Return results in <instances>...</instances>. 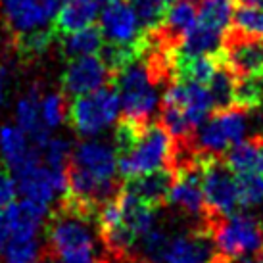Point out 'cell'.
<instances>
[{
    "mask_svg": "<svg viewBox=\"0 0 263 263\" xmlns=\"http://www.w3.org/2000/svg\"><path fill=\"white\" fill-rule=\"evenodd\" d=\"M62 56L66 60L81 58V56H92L100 54L104 48V35L100 27L88 25L85 29L66 33L60 39Z\"/></svg>",
    "mask_w": 263,
    "mask_h": 263,
    "instance_id": "603a6c76",
    "label": "cell"
},
{
    "mask_svg": "<svg viewBox=\"0 0 263 263\" xmlns=\"http://www.w3.org/2000/svg\"><path fill=\"white\" fill-rule=\"evenodd\" d=\"M234 2L236 0H200L198 23L225 33L234 20Z\"/></svg>",
    "mask_w": 263,
    "mask_h": 263,
    "instance_id": "cb8c5ba5",
    "label": "cell"
},
{
    "mask_svg": "<svg viewBox=\"0 0 263 263\" xmlns=\"http://www.w3.org/2000/svg\"><path fill=\"white\" fill-rule=\"evenodd\" d=\"M240 2V6H259L263 8V0H236Z\"/></svg>",
    "mask_w": 263,
    "mask_h": 263,
    "instance_id": "d590c367",
    "label": "cell"
},
{
    "mask_svg": "<svg viewBox=\"0 0 263 263\" xmlns=\"http://www.w3.org/2000/svg\"><path fill=\"white\" fill-rule=\"evenodd\" d=\"M37 263H43V261H37Z\"/></svg>",
    "mask_w": 263,
    "mask_h": 263,
    "instance_id": "f35d334b",
    "label": "cell"
},
{
    "mask_svg": "<svg viewBox=\"0 0 263 263\" xmlns=\"http://www.w3.org/2000/svg\"><path fill=\"white\" fill-rule=\"evenodd\" d=\"M217 254L227 259L256 254L263 248V225L248 213H231L208 223Z\"/></svg>",
    "mask_w": 263,
    "mask_h": 263,
    "instance_id": "8992f818",
    "label": "cell"
},
{
    "mask_svg": "<svg viewBox=\"0 0 263 263\" xmlns=\"http://www.w3.org/2000/svg\"><path fill=\"white\" fill-rule=\"evenodd\" d=\"M127 2L131 4L135 14L139 15L144 31L158 29L169 8V0H127Z\"/></svg>",
    "mask_w": 263,
    "mask_h": 263,
    "instance_id": "484cf974",
    "label": "cell"
},
{
    "mask_svg": "<svg viewBox=\"0 0 263 263\" xmlns=\"http://www.w3.org/2000/svg\"><path fill=\"white\" fill-rule=\"evenodd\" d=\"M104 4L100 0H69L66 6L54 17V33L66 35L71 31L85 29L88 25H95L100 17Z\"/></svg>",
    "mask_w": 263,
    "mask_h": 263,
    "instance_id": "d6986e66",
    "label": "cell"
},
{
    "mask_svg": "<svg viewBox=\"0 0 263 263\" xmlns=\"http://www.w3.org/2000/svg\"><path fill=\"white\" fill-rule=\"evenodd\" d=\"M140 20L127 0H114L100 12V31L111 46H140L146 31H140Z\"/></svg>",
    "mask_w": 263,
    "mask_h": 263,
    "instance_id": "30bf717a",
    "label": "cell"
},
{
    "mask_svg": "<svg viewBox=\"0 0 263 263\" xmlns=\"http://www.w3.org/2000/svg\"><path fill=\"white\" fill-rule=\"evenodd\" d=\"M111 81L116 83L125 117L135 121H152L154 111L161 104L160 81L150 71L146 60L137 58L114 71Z\"/></svg>",
    "mask_w": 263,
    "mask_h": 263,
    "instance_id": "277c9868",
    "label": "cell"
},
{
    "mask_svg": "<svg viewBox=\"0 0 263 263\" xmlns=\"http://www.w3.org/2000/svg\"><path fill=\"white\" fill-rule=\"evenodd\" d=\"M6 240H8L6 233H4V229L0 227V256H2V248H4V244H6Z\"/></svg>",
    "mask_w": 263,
    "mask_h": 263,
    "instance_id": "8d00e7d4",
    "label": "cell"
},
{
    "mask_svg": "<svg viewBox=\"0 0 263 263\" xmlns=\"http://www.w3.org/2000/svg\"><path fill=\"white\" fill-rule=\"evenodd\" d=\"M12 43V35H10V31L6 29V25H4V20H2V15H0V52L8 48Z\"/></svg>",
    "mask_w": 263,
    "mask_h": 263,
    "instance_id": "836d02e7",
    "label": "cell"
},
{
    "mask_svg": "<svg viewBox=\"0 0 263 263\" xmlns=\"http://www.w3.org/2000/svg\"><path fill=\"white\" fill-rule=\"evenodd\" d=\"M161 104L179 108L194 129H198L215 111L210 87L196 81H173L165 88Z\"/></svg>",
    "mask_w": 263,
    "mask_h": 263,
    "instance_id": "8fae6325",
    "label": "cell"
},
{
    "mask_svg": "<svg viewBox=\"0 0 263 263\" xmlns=\"http://www.w3.org/2000/svg\"><path fill=\"white\" fill-rule=\"evenodd\" d=\"M198 160L202 165V186L205 196V210H208V221L225 217L234 213L238 204V190H236V173L229 167L223 156H212V154H200Z\"/></svg>",
    "mask_w": 263,
    "mask_h": 263,
    "instance_id": "52a82bcc",
    "label": "cell"
},
{
    "mask_svg": "<svg viewBox=\"0 0 263 263\" xmlns=\"http://www.w3.org/2000/svg\"><path fill=\"white\" fill-rule=\"evenodd\" d=\"M8 83H10V75H8V67L4 62H0V106H4L8 96Z\"/></svg>",
    "mask_w": 263,
    "mask_h": 263,
    "instance_id": "1f68e13d",
    "label": "cell"
},
{
    "mask_svg": "<svg viewBox=\"0 0 263 263\" xmlns=\"http://www.w3.org/2000/svg\"><path fill=\"white\" fill-rule=\"evenodd\" d=\"M223 60L236 77L263 75V39L233 29L223 39Z\"/></svg>",
    "mask_w": 263,
    "mask_h": 263,
    "instance_id": "4fadbf2b",
    "label": "cell"
},
{
    "mask_svg": "<svg viewBox=\"0 0 263 263\" xmlns=\"http://www.w3.org/2000/svg\"><path fill=\"white\" fill-rule=\"evenodd\" d=\"M15 181L22 198L48 208L58 196H66L67 169H52L46 163L39 161L15 173Z\"/></svg>",
    "mask_w": 263,
    "mask_h": 263,
    "instance_id": "9c48e42d",
    "label": "cell"
},
{
    "mask_svg": "<svg viewBox=\"0 0 263 263\" xmlns=\"http://www.w3.org/2000/svg\"><path fill=\"white\" fill-rule=\"evenodd\" d=\"M0 158L2 163L15 175L43 161V152L31 142L22 127L15 123H4L0 127Z\"/></svg>",
    "mask_w": 263,
    "mask_h": 263,
    "instance_id": "e0dca14e",
    "label": "cell"
},
{
    "mask_svg": "<svg viewBox=\"0 0 263 263\" xmlns=\"http://www.w3.org/2000/svg\"><path fill=\"white\" fill-rule=\"evenodd\" d=\"M246 127H248V117L246 110L240 106L233 104L215 110L194 133L192 148L200 154L221 156L244 139Z\"/></svg>",
    "mask_w": 263,
    "mask_h": 263,
    "instance_id": "ba28073f",
    "label": "cell"
},
{
    "mask_svg": "<svg viewBox=\"0 0 263 263\" xmlns=\"http://www.w3.org/2000/svg\"><path fill=\"white\" fill-rule=\"evenodd\" d=\"M0 15L12 35V43L17 37L48 29L52 22L43 0H0Z\"/></svg>",
    "mask_w": 263,
    "mask_h": 263,
    "instance_id": "5bb4252c",
    "label": "cell"
},
{
    "mask_svg": "<svg viewBox=\"0 0 263 263\" xmlns=\"http://www.w3.org/2000/svg\"><path fill=\"white\" fill-rule=\"evenodd\" d=\"M210 263H233V261H231V259H227V257H223V256H219V254H217V256L213 257V259H212V261H210Z\"/></svg>",
    "mask_w": 263,
    "mask_h": 263,
    "instance_id": "74e56055",
    "label": "cell"
},
{
    "mask_svg": "<svg viewBox=\"0 0 263 263\" xmlns=\"http://www.w3.org/2000/svg\"><path fill=\"white\" fill-rule=\"evenodd\" d=\"M41 116H43L44 125L50 131L58 129L67 116L66 95H62V92H43L41 95Z\"/></svg>",
    "mask_w": 263,
    "mask_h": 263,
    "instance_id": "4316f807",
    "label": "cell"
},
{
    "mask_svg": "<svg viewBox=\"0 0 263 263\" xmlns=\"http://www.w3.org/2000/svg\"><path fill=\"white\" fill-rule=\"evenodd\" d=\"M48 217V208L22 198L0 210V227L8 238H33Z\"/></svg>",
    "mask_w": 263,
    "mask_h": 263,
    "instance_id": "2e32d148",
    "label": "cell"
},
{
    "mask_svg": "<svg viewBox=\"0 0 263 263\" xmlns=\"http://www.w3.org/2000/svg\"><path fill=\"white\" fill-rule=\"evenodd\" d=\"M173 179H175V167H161L150 171L146 175L135 177L131 181H127L125 189L131 190L133 194H137L140 200L158 208L163 202H167Z\"/></svg>",
    "mask_w": 263,
    "mask_h": 263,
    "instance_id": "ffe728a7",
    "label": "cell"
},
{
    "mask_svg": "<svg viewBox=\"0 0 263 263\" xmlns=\"http://www.w3.org/2000/svg\"><path fill=\"white\" fill-rule=\"evenodd\" d=\"M17 194H20V190H17L15 175L4 163H0V210L15 202Z\"/></svg>",
    "mask_w": 263,
    "mask_h": 263,
    "instance_id": "4dcf8cb0",
    "label": "cell"
},
{
    "mask_svg": "<svg viewBox=\"0 0 263 263\" xmlns=\"http://www.w3.org/2000/svg\"><path fill=\"white\" fill-rule=\"evenodd\" d=\"M114 71L104 62L100 54L81 56L69 60L67 67L62 73V90L67 96H81L98 90L111 81Z\"/></svg>",
    "mask_w": 263,
    "mask_h": 263,
    "instance_id": "7c38bea8",
    "label": "cell"
},
{
    "mask_svg": "<svg viewBox=\"0 0 263 263\" xmlns=\"http://www.w3.org/2000/svg\"><path fill=\"white\" fill-rule=\"evenodd\" d=\"M41 88L35 85L15 104V125L27 133L31 142L43 152L46 142L50 140V129L44 125L41 116Z\"/></svg>",
    "mask_w": 263,
    "mask_h": 263,
    "instance_id": "ac0fdd59",
    "label": "cell"
},
{
    "mask_svg": "<svg viewBox=\"0 0 263 263\" xmlns=\"http://www.w3.org/2000/svg\"><path fill=\"white\" fill-rule=\"evenodd\" d=\"M236 190L240 208H254L263 202V175L242 173L236 175Z\"/></svg>",
    "mask_w": 263,
    "mask_h": 263,
    "instance_id": "83f0119b",
    "label": "cell"
},
{
    "mask_svg": "<svg viewBox=\"0 0 263 263\" xmlns=\"http://www.w3.org/2000/svg\"><path fill=\"white\" fill-rule=\"evenodd\" d=\"M92 219L96 215L62 200L56 213L50 217L46 227V246L52 259L95 254L96 240L92 233Z\"/></svg>",
    "mask_w": 263,
    "mask_h": 263,
    "instance_id": "3957f363",
    "label": "cell"
},
{
    "mask_svg": "<svg viewBox=\"0 0 263 263\" xmlns=\"http://www.w3.org/2000/svg\"><path fill=\"white\" fill-rule=\"evenodd\" d=\"M41 242L39 236L33 238H8L2 248L4 263H37L41 257Z\"/></svg>",
    "mask_w": 263,
    "mask_h": 263,
    "instance_id": "d4e9b609",
    "label": "cell"
},
{
    "mask_svg": "<svg viewBox=\"0 0 263 263\" xmlns=\"http://www.w3.org/2000/svg\"><path fill=\"white\" fill-rule=\"evenodd\" d=\"M69 0H43V4H44V8L48 10V14L52 15V20L58 15V12L62 10V8L66 6Z\"/></svg>",
    "mask_w": 263,
    "mask_h": 263,
    "instance_id": "d6a6232c",
    "label": "cell"
},
{
    "mask_svg": "<svg viewBox=\"0 0 263 263\" xmlns=\"http://www.w3.org/2000/svg\"><path fill=\"white\" fill-rule=\"evenodd\" d=\"M223 39L225 33L196 22L192 29L184 33L175 50L181 56H219L223 52Z\"/></svg>",
    "mask_w": 263,
    "mask_h": 263,
    "instance_id": "44dd1931",
    "label": "cell"
},
{
    "mask_svg": "<svg viewBox=\"0 0 263 263\" xmlns=\"http://www.w3.org/2000/svg\"><path fill=\"white\" fill-rule=\"evenodd\" d=\"M225 161L236 175L257 173L263 175V137L240 140L225 152Z\"/></svg>",
    "mask_w": 263,
    "mask_h": 263,
    "instance_id": "7402d4cb",
    "label": "cell"
},
{
    "mask_svg": "<svg viewBox=\"0 0 263 263\" xmlns=\"http://www.w3.org/2000/svg\"><path fill=\"white\" fill-rule=\"evenodd\" d=\"M234 29L263 39V8L240 6L234 14Z\"/></svg>",
    "mask_w": 263,
    "mask_h": 263,
    "instance_id": "f546056e",
    "label": "cell"
},
{
    "mask_svg": "<svg viewBox=\"0 0 263 263\" xmlns=\"http://www.w3.org/2000/svg\"><path fill=\"white\" fill-rule=\"evenodd\" d=\"M192 2H194V0H192Z\"/></svg>",
    "mask_w": 263,
    "mask_h": 263,
    "instance_id": "ab89813d",
    "label": "cell"
},
{
    "mask_svg": "<svg viewBox=\"0 0 263 263\" xmlns=\"http://www.w3.org/2000/svg\"><path fill=\"white\" fill-rule=\"evenodd\" d=\"M217 256L212 231L200 225L196 231L179 234L169 240L163 263H210Z\"/></svg>",
    "mask_w": 263,
    "mask_h": 263,
    "instance_id": "9a60e30c",
    "label": "cell"
},
{
    "mask_svg": "<svg viewBox=\"0 0 263 263\" xmlns=\"http://www.w3.org/2000/svg\"><path fill=\"white\" fill-rule=\"evenodd\" d=\"M240 263H263V248L256 254H250L246 259H242Z\"/></svg>",
    "mask_w": 263,
    "mask_h": 263,
    "instance_id": "e575fe53",
    "label": "cell"
},
{
    "mask_svg": "<svg viewBox=\"0 0 263 263\" xmlns=\"http://www.w3.org/2000/svg\"><path fill=\"white\" fill-rule=\"evenodd\" d=\"M71 152H73V144L67 139L50 137L46 146L43 148V160L52 169H67V163L71 160Z\"/></svg>",
    "mask_w": 263,
    "mask_h": 263,
    "instance_id": "f1b7e54d",
    "label": "cell"
},
{
    "mask_svg": "<svg viewBox=\"0 0 263 263\" xmlns=\"http://www.w3.org/2000/svg\"><path fill=\"white\" fill-rule=\"evenodd\" d=\"M119 111L121 100L117 88L102 87L87 95L75 96L67 108V117L77 135L90 139L116 123Z\"/></svg>",
    "mask_w": 263,
    "mask_h": 263,
    "instance_id": "5b68a950",
    "label": "cell"
},
{
    "mask_svg": "<svg viewBox=\"0 0 263 263\" xmlns=\"http://www.w3.org/2000/svg\"><path fill=\"white\" fill-rule=\"evenodd\" d=\"M119 192V169L114 144L102 140H81L67 163L66 198L87 210L98 212L100 204ZM64 198V196H62Z\"/></svg>",
    "mask_w": 263,
    "mask_h": 263,
    "instance_id": "6da1fadb",
    "label": "cell"
},
{
    "mask_svg": "<svg viewBox=\"0 0 263 263\" xmlns=\"http://www.w3.org/2000/svg\"><path fill=\"white\" fill-rule=\"evenodd\" d=\"M177 140L163 123L148 121L121 150H117L119 177L131 181L161 167H175Z\"/></svg>",
    "mask_w": 263,
    "mask_h": 263,
    "instance_id": "7a4b0ae2",
    "label": "cell"
},
{
    "mask_svg": "<svg viewBox=\"0 0 263 263\" xmlns=\"http://www.w3.org/2000/svg\"><path fill=\"white\" fill-rule=\"evenodd\" d=\"M261 225H263V223H261Z\"/></svg>",
    "mask_w": 263,
    "mask_h": 263,
    "instance_id": "60d3db41",
    "label": "cell"
}]
</instances>
